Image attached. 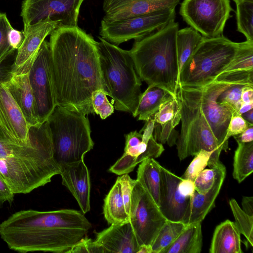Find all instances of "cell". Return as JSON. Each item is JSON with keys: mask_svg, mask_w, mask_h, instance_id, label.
Returning <instances> with one entry per match:
<instances>
[{"mask_svg": "<svg viewBox=\"0 0 253 253\" xmlns=\"http://www.w3.org/2000/svg\"><path fill=\"white\" fill-rule=\"evenodd\" d=\"M96 232L95 242L107 253H137L140 246L129 221Z\"/></svg>", "mask_w": 253, "mask_h": 253, "instance_id": "44dd1931", "label": "cell"}, {"mask_svg": "<svg viewBox=\"0 0 253 253\" xmlns=\"http://www.w3.org/2000/svg\"><path fill=\"white\" fill-rule=\"evenodd\" d=\"M214 169L215 179L211 189L205 194H200L195 191L190 198L189 207L183 221L185 224L202 222L214 207L226 176V168L221 163Z\"/></svg>", "mask_w": 253, "mask_h": 253, "instance_id": "cb8c5ba5", "label": "cell"}, {"mask_svg": "<svg viewBox=\"0 0 253 253\" xmlns=\"http://www.w3.org/2000/svg\"><path fill=\"white\" fill-rule=\"evenodd\" d=\"M242 210L248 214L253 216V197L244 196L242 201Z\"/></svg>", "mask_w": 253, "mask_h": 253, "instance_id": "681fc988", "label": "cell"}, {"mask_svg": "<svg viewBox=\"0 0 253 253\" xmlns=\"http://www.w3.org/2000/svg\"><path fill=\"white\" fill-rule=\"evenodd\" d=\"M180 0H104L103 20L114 21L175 7Z\"/></svg>", "mask_w": 253, "mask_h": 253, "instance_id": "ac0fdd59", "label": "cell"}, {"mask_svg": "<svg viewBox=\"0 0 253 253\" xmlns=\"http://www.w3.org/2000/svg\"><path fill=\"white\" fill-rule=\"evenodd\" d=\"M0 134L21 145H32L50 134L46 121L31 127L10 93L5 82H0Z\"/></svg>", "mask_w": 253, "mask_h": 253, "instance_id": "30bf717a", "label": "cell"}, {"mask_svg": "<svg viewBox=\"0 0 253 253\" xmlns=\"http://www.w3.org/2000/svg\"><path fill=\"white\" fill-rule=\"evenodd\" d=\"M174 97L167 90L157 86L148 85L142 93L138 105L132 115L138 117V120L147 121L152 118L165 102Z\"/></svg>", "mask_w": 253, "mask_h": 253, "instance_id": "484cf974", "label": "cell"}, {"mask_svg": "<svg viewBox=\"0 0 253 253\" xmlns=\"http://www.w3.org/2000/svg\"><path fill=\"white\" fill-rule=\"evenodd\" d=\"M164 151L163 144L157 142L152 136L148 142L142 139L135 146L125 147L122 156L109 170L119 175L128 174L133 170L138 164L147 159L157 158Z\"/></svg>", "mask_w": 253, "mask_h": 253, "instance_id": "603a6c76", "label": "cell"}, {"mask_svg": "<svg viewBox=\"0 0 253 253\" xmlns=\"http://www.w3.org/2000/svg\"><path fill=\"white\" fill-rule=\"evenodd\" d=\"M40 123L45 122L57 106L50 66L49 42L44 40L29 72Z\"/></svg>", "mask_w": 253, "mask_h": 253, "instance_id": "4fadbf2b", "label": "cell"}, {"mask_svg": "<svg viewBox=\"0 0 253 253\" xmlns=\"http://www.w3.org/2000/svg\"><path fill=\"white\" fill-rule=\"evenodd\" d=\"M249 124L253 125V109L241 115Z\"/></svg>", "mask_w": 253, "mask_h": 253, "instance_id": "f5cc1de1", "label": "cell"}, {"mask_svg": "<svg viewBox=\"0 0 253 253\" xmlns=\"http://www.w3.org/2000/svg\"><path fill=\"white\" fill-rule=\"evenodd\" d=\"M202 39L203 36L191 27L178 30L176 44L179 72Z\"/></svg>", "mask_w": 253, "mask_h": 253, "instance_id": "4dcf8cb0", "label": "cell"}, {"mask_svg": "<svg viewBox=\"0 0 253 253\" xmlns=\"http://www.w3.org/2000/svg\"><path fill=\"white\" fill-rule=\"evenodd\" d=\"M46 121L54 158L59 166L84 160L94 145L86 115L57 105Z\"/></svg>", "mask_w": 253, "mask_h": 253, "instance_id": "52a82bcc", "label": "cell"}, {"mask_svg": "<svg viewBox=\"0 0 253 253\" xmlns=\"http://www.w3.org/2000/svg\"><path fill=\"white\" fill-rule=\"evenodd\" d=\"M215 176L214 169H203L195 178V190L200 194L207 193L212 187Z\"/></svg>", "mask_w": 253, "mask_h": 253, "instance_id": "ab89813d", "label": "cell"}, {"mask_svg": "<svg viewBox=\"0 0 253 253\" xmlns=\"http://www.w3.org/2000/svg\"><path fill=\"white\" fill-rule=\"evenodd\" d=\"M91 227L78 211L22 210L0 223V237L10 250L19 253H67Z\"/></svg>", "mask_w": 253, "mask_h": 253, "instance_id": "7a4b0ae2", "label": "cell"}, {"mask_svg": "<svg viewBox=\"0 0 253 253\" xmlns=\"http://www.w3.org/2000/svg\"><path fill=\"white\" fill-rule=\"evenodd\" d=\"M253 109V103H243L241 105L237 114L242 115L244 113Z\"/></svg>", "mask_w": 253, "mask_h": 253, "instance_id": "816d5d0a", "label": "cell"}, {"mask_svg": "<svg viewBox=\"0 0 253 253\" xmlns=\"http://www.w3.org/2000/svg\"><path fill=\"white\" fill-rule=\"evenodd\" d=\"M243 71H253V41L240 42L235 57L222 73Z\"/></svg>", "mask_w": 253, "mask_h": 253, "instance_id": "e575fe53", "label": "cell"}, {"mask_svg": "<svg viewBox=\"0 0 253 253\" xmlns=\"http://www.w3.org/2000/svg\"><path fill=\"white\" fill-rule=\"evenodd\" d=\"M229 205L234 216V222L240 233L246 238V246L253 247V216L247 214L234 199L230 200Z\"/></svg>", "mask_w": 253, "mask_h": 253, "instance_id": "836d02e7", "label": "cell"}, {"mask_svg": "<svg viewBox=\"0 0 253 253\" xmlns=\"http://www.w3.org/2000/svg\"><path fill=\"white\" fill-rule=\"evenodd\" d=\"M91 103L94 113L104 120L114 112V107L107 99L106 93L102 89L94 91L91 95Z\"/></svg>", "mask_w": 253, "mask_h": 253, "instance_id": "8d00e7d4", "label": "cell"}, {"mask_svg": "<svg viewBox=\"0 0 253 253\" xmlns=\"http://www.w3.org/2000/svg\"><path fill=\"white\" fill-rule=\"evenodd\" d=\"M235 2H236L237 1H240V0H250V1H253V0H233Z\"/></svg>", "mask_w": 253, "mask_h": 253, "instance_id": "11a10c76", "label": "cell"}, {"mask_svg": "<svg viewBox=\"0 0 253 253\" xmlns=\"http://www.w3.org/2000/svg\"><path fill=\"white\" fill-rule=\"evenodd\" d=\"M175 97L181 112V129L175 144L179 160L205 150L213 153L208 166L216 168L222 163L219 156L223 150L202 112L196 87L178 84Z\"/></svg>", "mask_w": 253, "mask_h": 253, "instance_id": "8992f818", "label": "cell"}, {"mask_svg": "<svg viewBox=\"0 0 253 253\" xmlns=\"http://www.w3.org/2000/svg\"><path fill=\"white\" fill-rule=\"evenodd\" d=\"M137 253H152L151 246L146 245L140 246Z\"/></svg>", "mask_w": 253, "mask_h": 253, "instance_id": "db71d44e", "label": "cell"}, {"mask_svg": "<svg viewBox=\"0 0 253 253\" xmlns=\"http://www.w3.org/2000/svg\"><path fill=\"white\" fill-rule=\"evenodd\" d=\"M179 30L174 21L165 27L135 40L129 50L141 81L157 86L175 97L179 80L176 36Z\"/></svg>", "mask_w": 253, "mask_h": 253, "instance_id": "277c9868", "label": "cell"}, {"mask_svg": "<svg viewBox=\"0 0 253 253\" xmlns=\"http://www.w3.org/2000/svg\"><path fill=\"white\" fill-rule=\"evenodd\" d=\"M233 136L237 143L253 141V126H249L242 133Z\"/></svg>", "mask_w": 253, "mask_h": 253, "instance_id": "7dc6e473", "label": "cell"}, {"mask_svg": "<svg viewBox=\"0 0 253 253\" xmlns=\"http://www.w3.org/2000/svg\"><path fill=\"white\" fill-rule=\"evenodd\" d=\"M235 3L237 31L247 41H253V1L240 0Z\"/></svg>", "mask_w": 253, "mask_h": 253, "instance_id": "d6a6232c", "label": "cell"}, {"mask_svg": "<svg viewBox=\"0 0 253 253\" xmlns=\"http://www.w3.org/2000/svg\"><path fill=\"white\" fill-rule=\"evenodd\" d=\"M175 7H169L147 14L114 21L102 19L101 38L118 46L132 39L140 40L174 21Z\"/></svg>", "mask_w": 253, "mask_h": 253, "instance_id": "9c48e42d", "label": "cell"}, {"mask_svg": "<svg viewBox=\"0 0 253 253\" xmlns=\"http://www.w3.org/2000/svg\"><path fill=\"white\" fill-rule=\"evenodd\" d=\"M64 185L77 201L82 212L90 211V181L88 169L84 160L59 166Z\"/></svg>", "mask_w": 253, "mask_h": 253, "instance_id": "d6986e66", "label": "cell"}, {"mask_svg": "<svg viewBox=\"0 0 253 253\" xmlns=\"http://www.w3.org/2000/svg\"><path fill=\"white\" fill-rule=\"evenodd\" d=\"M14 195L10 188L0 175V207L5 202L11 204L13 201Z\"/></svg>", "mask_w": 253, "mask_h": 253, "instance_id": "ee69618b", "label": "cell"}, {"mask_svg": "<svg viewBox=\"0 0 253 253\" xmlns=\"http://www.w3.org/2000/svg\"><path fill=\"white\" fill-rule=\"evenodd\" d=\"M251 126L253 125L248 123L241 115L233 114L228 125L226 138L228 140L231 136L242 133Z\"/></svg>", "mask_w": 253, "mask_h": 253, "instance_id": "7bdbcfd3", "label": "cell"}, {"mask_svg": "<svg viewBox=\"0 0 253 253\" xmlns=\"http://www.w3.org/2000/svg\"><path fill=\"white\" fill-rule=\"evenodd\" d=\"M178 188L180 193L187 198L192 197L196 191L194 181L187 179L182 178Z\"/></svg>", "mask_w": 253, "mask_h": 253, "instance_id": "bcb514c9", "label": "cell"}, {"mask_svg": "<svg viewBox=\"0 0 253 253\" xmlns=\"http://www.w3.org/2000/svg\"><path fill=\"white\" fill-rule=\"evenodd\" d=\"M244 86L241 84L230 86L219 95L218 101L227 105L234 112V114H236L243 103L241 93Z\"/></svg>", "mask_w": 253, "mask_h": 253, "instance_id": "74e56055", "label": "cell"}, {"mask_svg": "<svg viewBox=\"0 0 253 253\" xmlns=\"http://www.w3.org/2000/svg\"><path fill=\"white\" fill-rule=\"evenodd\" d=\"M203 245L201 222L187 224L163 253H200Z\"/></svg>", "mask_w": 253, "mask_h": 253, "instance_id": "4316f807", "label": "cell"}, {"mask_svg": "<svg viewBox=\"0 0 253 253\" xmlns=\"http://www.w3.org/2000/svg\"><path fill=\"white\" fill-rule=\"evenodd\" d=\"M212 153L211 151L205 150L199 151L181 177L194 181L196 176L208 166Z\"/></svg>", "mask_w": 253, "mask_h": 253, "instance_id": "d590c367", "label": "cell"}, {"mask_svg": "<svg viewBox=\"0 0 253 253\" xmlns=\"http://www.w3.org/2000/svg\"><path fill=\"white\" fill-rule=\"evenodd\" d=\"M12 27L6 14L0 12V63L14 51L8 41V33Z\"/></svg>", "mask_w": 253, "mask_h": 253, "instance_id": "f35d334b", "label": "cell"}, {"mask_svg": "<svg viewBox=\"0 0 253 253\" xmlns=\"http://www.w3.org/2000/svg\"><path fill=\"white\" fill-rule=\"evenodd\" d=\"M59 27V21L47 18L24 29V38L18 49L11 72L16 74L28 73L45 38Z\"/></svg>", "mask_w": 253, "mask_h": 253, "instance_id": "2e32d148", "label": "cell"}, {"mask_svg": "<svg viewBox=\"0 0 253 253\" xmlns=\"http://www.w3.org/2000/svg\"><path fill=\"white\" fill-rule=\"evenodd\" d=\"M29 72L16 74L11 72L5 83L28 124L31 127H39L42 124L40 123L36 101L29 81Z\"/></svg>", "mask_w": 253, "mask_h": 253, "instance_id": "7402d4cb", "label": "cell"}, {"mask_svg": "<svg viewBox=\"0 0 253 253\" xmlns=\"http://www.w3.org/2000/svg\"><path fill=\"white\" fill-rule=\"evenodd\" d=\"M103 211L108 224H122L129 221L122 197L120 176L104 200Z\"/></svg>", "mask_w": 253, "mask_h": 253, "instance_id": "f1b7e54d", "label": "cell"}, {"mask_svg": "<svg viewBox=\"0 0 253 253\" xmlns=\"http://www.w3.org/2000/svg\"><path fill=\"white\" fill-rule=\"evenodd\" d=\"M49 42L57 105L85 115L94 114L92 93L104 90L97 42L75 26L57 28Z\"/></svg>", "mask_w": 253, "mask_h": 253, "instance_id": "6da1fadb", "label": "cell"}, {"mask_svg": "<svg viewBox=\"0 0 253 253\" xmlns=\"http://www.w3.org/2000/svg\"><path fill=\"white\" fill-rule=\"evenodd\" d=\"M129 216L140 246H151L167 220L150 195L136 180L132 191Z\"/></svg>", "mask_w": 253, "mask_h": 253, "instance_id": "7c38bea8", "label": "cell"}, {"mask_svg": "<svg viewBox=\"0 0 253 253\" xmlns=\"http://www.w3.org/2000/svg\"><path fill=\"white\" fill-rule=\"evenodd\" d=\"M240 42H232L222 35L203 39L183 66L179 84L182 86L199 87L211 82L235 57Z\"/></svg>", "mask_w": 253, "mask_h": 253, "instance_id": "ba28073f", "label": "cell"}, {"mask_svg": "<svg viewBox=\"0 0 253 253\" xmlns=\"http://www.w3.org/2000/svg\"><path fill=\"white\" fill-rule=\"evenodd\" d=\"M182 178L161 166L159 209L167 220L182 222L190 198L182 195L178 185Z\"/></svg>", "mask_w": 253, "mask_h": 253, "instance_id": "e0dca14e", "label": "cell"}, {"mask_svg": "<svg viewBox=\"0 0 253 253\" xmlns=\"http://www.w3.org/2000/svg\"><path fill=\"white\" fill-rule=\"evenodd\" d=\"M253 171V141L238 143L233 160V177L241 183Z\"/></svg>", "mask_w": 253, "mask_h": 253, "instance_id": "f546056e", "label": "cell"}, {"mask_svg": "<svg viewBox=\"0 0 253 253\" xmlns=\"http://www.w3.org/2000/svg\"><path fill=\"white\" fill-rule=\"evenodd\" d=\"M161 180V166L155 159H147L140 163L136 180L148 192L158 207Z\"/></svg>", "mask_w": 253, "mask_h": 253, "instance_id": "83f0119b", "label": "cell"}, {"mask_svg": "<svg viewBox=\"0 0 253 253\" xmlns=\"http://www.w3.org/2000/svg\"><path fill=\"white\" fill-rule=\"evenodd\" d=\"M135 180L131 179L128 174L120 176L122 197L126 211L128 216L130 212L132 191Z\"/></svg>", "mask_w": 253, "mask_h": 253, "instance_id": "b9f144b4", "label": "cell"}, {"mask_svg": "<svg viewBox=\"0 0 253 253\" xmlns=\"http://www.w3.org/2000/svg\"><path fill=\"white\" fill-rule=\"evenodd\" d=\"M241 101L243 103H253V87L244 86L241 93Z\"/></svg>", "mask_w": 253, "mask_h": 253, "instance_id": "c3c4849f", "label": "cell"}, {"mask_svg": "<svg viewBox=\"0 0 253 253\" xmlns=\"http://www.w3.org/2000/svg\"><path fill=\"white\" fill-rule=\"evenodd\" d=\"M107 253V252L98 245L95 241H92L85 235L67 252V253Z\"/></svg>", "mask_w": 253, "mask_h": 253, "instance_id": "60d3db41", "label": "cell"}, {"mask_svg": "<svg viewBox=\"0 0 253 253\" xmlns=\"http://www.w3.org/2000/svg\"><path fill=\"white\" fill-rule=\"evenodd\" d=\"M234 84L213 81L206 85L195 87L202 112L219 146L224 151L228 147L226 134L234 112L217 99L224 90Z\"/></svg>", "mask_w": 253, "mask_h": 253, "instance_id": "5bb4252c", "label": "cell"}, {"mask_svg": "<svg viewBox=\"0 0 253 253\" xmlns=\"http://www.w3.org/2000/svg\"><path fill=\"white\" fill-rule=\"evenodd\" d=\"M84 0H24L20 15L24 29L46 18L59 21L61 27L78 26Z\"/></svg>", "mask_w": 253, "mask_h": 253, "instance_id": "9a60e30c", "label": "cell"}, {"mask_svg": "<svg viewBox=\"0 0 253 253\" xmlns=\"http://www.w3.org/2000/svg\"><path fill=\"white\" fill-rule=\"evenodd\" d=\"M240 235L234 222L225 220L215 228L209 252L242 253Z\"/></svg>", "mask_w": 253, "mask_h": 253, "instance_id": "d4e9b609", "label": "cell"}, {"mask_svg": "<svg viewBox=\"0 0 253 253\" xmlns=\"http://www.w3.org/2000/svg\"><path fill=\"white\" fill-rule=\"evenodd\" d=\"M24 35L23 31H20L12 27L8 33V41L13 50L18 49L21 45Z\"/></svg>", "mask_w": 253, "mask_h": 253, "instance_id": "f6af8a7d", "label": "cell"}, {"mask_svg": "<svg viewBox=\"0 0 253 253\" xmlns=\"http://www.w3.org/2000/svg\"><path fill=\"white\" fill-rule=\"evenodd\" d=\"M232 10L229 0H183L179 13L203 37L211 38L222 35Z\"/></svg>", "mask_w": 253, "mask_h": 253, "instance_id": "8fae6325", "label": "cell"}, {"mask_svg": "<svg viewBox=\"0 0 253 253\" xmlns=\"http://www.w3.org/2000/svg\"><path fill=\"white\" fill-rule=\"evenodd\" d=\"M152 118L154 139L169 147L175 145L179 133L175 128L181 120L180 105L176 97L162 104Z\"/></svg>", "mask_w": 253, "mask_h": 253, "instance_id": "ffe728a7", "label": "cell"}, {"mask_svg": "<svg viewBox=\"0 0 253 253\" xmlns=\"http://www.w3.org/2000/svg\"><path fill=\"white\" fill-rule=\"evenodd\" d=\"M99 39L97 47L104 91L112 98L114 109L133 115L142 94V83L130 51Z\"/></svg>", "mask_w": 253, "mask_h": 253, "instance_id": "5b68a950", "label": "cell"}, {"mask_svg": "<svg viewBox=\"0 0 253 253\" xmlns=\"http://www.w3.org/2000/svg\"><path fill=\"white\" fill-rule=\"evenodd\" d=\"M187 224L167 220L153 240L152 253H163L177 238Z\"/></svg>", "mask_w": 253, "mask_h": 253, "instance_id": "1f68e13d", "label": "cell"}, {"mask_svg": "<svg viewBox=\"0 0 253 253\" xmlns=\"http://www.w3.org/2000/svg\"><path fill=\"white\" fill-rule=\"evenodd\" d=\"M59 173L50 134L32 145L17 144L0 134V175L14 194L29 193Z\"/></svg>", "mask_w": 253, "mask_h": 253, "instance_id": "3957f363", "label": "cell"}, {"mask_svg": "<svg viewBox=\"0 0 253 253\" xmlns=\"http://www.w3.org/2000/svg\"><path fill=\"white\" fill-rule=\"evenodd\" d=\"M11 74V69H9L7 66L0 63V82L6 81Z\"/></svg>", "mask_w": 253, "mask_h": 253, "instance_id": "f907efd6", "label": "cell"}]
</instances>
